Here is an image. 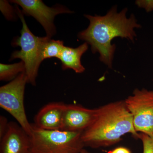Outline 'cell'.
Here are the masks:
<instances>
[{
    "label": "cell",
    "instance_id": "cell-7",
    "mask_svg": "<svg viewBox=\"0 0 153 153\" xmlns=\"http://www.w3.org/2000/svg\"><path fill=\"white\" fill-rule=\"evenodd\" d=\"M11 2L21 6L22 13L32 16L41 24L47 33V36L51 38L56 33L54 24L55 17L58 14L70 13L72 12L63 7H49L40 0H14Z\"/></svg>",
    "mask_w": 153,
    "mask_h": 153
},
{
    "label": "cell",
    "instance_id": "cell-2",
    "mask_svg": "<svg viewBox=\"0 0 153 153\" xmlns=\"http://www.w3.org/2000/svg\"><path fill=\"white\" fill-rule=\"evenodd\" d=\"M95 120L81 134L85 147L94 148L110 146L121 140L126 134L138 138L132 117L124 100L110 102L97 108Z\"/></svg>",
    "mask_w": 153,
    "mask_h": 153
},
{
    "label": "cell",
    "instance_id": "cell-10",
    "mask_svg": "<svg viewBox=\"0 0 153 153\" xmlns=\"http://www.w3.org/2000/svg\"><path fill=\"white\" fill-rule=\"evenodd\" d=\"M66 104L52 102L43 106L34 118V125L47 130H61Z\"/></svg>",
    "mask_w": 153,
    "mask_h": 153
},
{
    "label": "cell",
    "instance_id": "cell-18",
    "mask_svg": "<svg viewBox=\"0 0 153 153\" xmlns=\"http://www.w3.org/2000/svg\"><path fill=\"white\" fill-rule=\"evenodd\" d=\"M107 153H131V151L128 148L124 147H119L114 149L108 151Z\"/></svg>",
    "mask_w": 153,
    "mask_h": 153
},
{
    "label": "cell",
    "instance_id": "cell-6",
    "mask_svg": "<svg viewBox=\"0 0 153 153\" xmlns=\"http://www.w3.org/2000/svg\"><path fill=\"white\" fill-rule=\"evenodd\" d=\"M125 102L136 131L153 137V91L137 88Z\"/></svg>",
    "mask_w": 153,
    "mask_h": 153
},
{
    "label": "cell",
    "instance_id": "cell-11",
    "mask_svg": "<svg viewBox=\"0 0 153 153\" xmlns=\"http://www.w3.org/2000/svg\"><path fill=\"white\" fill-rule=\"evenodd\" d=\"M88 48L86 42L76 48L65 46L59 58L63 70L71 68L77 73L84 72L85 68L81 64V58Z\"/></svg>",
    "mask_w": 153,
    "mask_h": 153
},
{
    "label": "cell",
    "instance_id": "cell-13",
    "mask_svg": "<svg viewBox=\"0 0 153 153\" xmlns=\"http://www.w3.org/2000/svg\"><path fill=\"white\" fill-rule=\"evenodd\" d=\"M65 46L63 42L60 40L48 39L43 46L41 52L42 61L47 58L57 57L59 59Z\"/></svg>",
    "mask_w": 153,
    "mask_h": 153
},
{
    "label": "cell",
    "instance_id": "cell-8",
    "mask_svg": "<svg viewBox=\"0 0 153 153\" xmlns=\"http://www.w3.org/2000/svg\"><path fill=\"white\" fill-rule=\"evenodd\" d=\"M97 114V108L90 109L80 105L66 104L61 130L82 132L93 123Z\"/></svg>",
    "mask_w": 153,
    "mask_h": 153
},
{
    "label": "cell",
    "instance_id": "cell-12",
    "mask_svg": "<svg viewBox=\"0 0 153 153\" xmlns=\"http://www.w3.org/2000/svg\"><path fill=\"white\" fill-rule=\"evenodd\" d=\"M25 72V63L22 61L12 64H0V79L2 81L13 80L22 72Z\"/></svg>",
    "mask_w": 153,
    "mask_h": 153
},
{
    "label": "cell",
    "instance_id": "cell-14",
    "mask_svg": "<svg viewBox=\"0 0 153 153\" xmlns=\"http://www.w3.org/2000/svg\"><path fill=\"white\" fill-rule=\"evenodd\" d=\"M138 139L140 140L142 142L143 153H153V137L140 133Z\"/></svg>",
    "mask_w": 153,
    "mask_h": 153
},
{
    "label": "cell",
    "instance_id": "cell-16",
    "mask_svg": "<svg viewBox=\"0 0 153 153\" xmlns=\"http://www.w3.org/2000/svg\"><path fill=\"white\" fill-rule=\"evenodd\" d=\"M136 4L140 7L145 9L147 12H150L153 10V0L137 1Z\"/></svg>",
    "mask_w": 153,
    "mask_h": 153
},
{
    "label": "cell",
    "instance_id": "cell-19",
    "mask_svg": "<svg viewBox=\"0 0 153 153\" xmlns=\"http://www.w3.org/2000/svg\"><path fill=\"white\" fill-rule=\"evenodd\" d=\"M79 153H93L91 152H89V151L86 150L85 149H82V150L81 151V152H80Z\"/></svg>",
    "mask_w": 153,
    "mask_h": 153
},
{
    "label": "cell",
    "instance_id": "cell-3",
    "mask_svg": "<svg viewBox=\"0 0 153 153\" xmlns=\"http://www.w3.org/2000/svg\"><path fill=\"white\" fill-rule=\"evenodd\" d=\"M31 153H79L85 147L81 132L47 130L32 124Z\"/></svg>",
    "mask_w": 153,
    "mask_h": 153
},
{
    "label": "cell",
    "instance_id": "cell-1",
    "mask_svg": "<svg viewBox=\"0 0 153 153\" xmlns=\"http://www.w3.org/2000/svg\"><path fill=\"white\" fill-rule=\"evenodd\" d=\"M127 11L125 8L117 13L114 7L104 16L85 15L90 24L78 35L79 39L90 44L93 53H99L100 61L109 68L112 67L116 49L115 44H111L113 39L120 37L134 41L136 37L134 29L141 27L134 15L127 18Z\"/></svg>",
    "mask_w": 153,
    "mask_h": 153
},
{
    "label": "cell",
    "instance_id": "cell-9",
    "mask_svg": "<svg viewBox=\"0 0 153 153\" xmlns=\"http://www.w3.org/2000/svg\"><path fill=\"white\" fill-rule=\"evenodd\" d=\"M0 153H31L30 135L19 123L9 122L7 130L1 139Z\"/></svg>",
    "mask_w": 153,
    "mask_h": 153
},
{
    "label": "cell",
    "instance_id": "cell-15",
    "mask_svg": "<svg viewBox=\"0 0 153 153\" xmlns=\"http://www.w3.org/2000/svg\"><path fill=\"white\" fill-rule=\"evenodd\" d=\"M0 7L1 11L7 19L10 20L13 19V10L7 1H1Z\"/></svg>",
    "mask_w": 153,
    "mask_h": 153
},
{
    "label": "cell",
    "instance_id": "cell-17",
    "mask_svg": "<svg viewBox=\"0 0 153 153\" xmlns=\"http://www.w3.org/2000/svg\"><path fill=\"white\" fill-rule=\"evenodd\" d=\"M9 122L5 117H0V139L4 135L7 130Z\"/></svg>",
    "mask_w": 153,
    "mask_h": 153
},
{
    "label": "cell",
    "instance_id": "cell-5",
    "mask_svg": "<svg viewBox=\"0 0 153 153\" xmlns=\"http://www.w3.org/2000/svg\"><path fill=\"white\" fill-rule=\"evenodd\" d=\"M28 79L25 72L0 88V107L11 115L25 131L31 136L32 124L28 120L25 105L24 95Z\"/></svg>",
    "mask_w": 153,
    "mask_h": 153
},
{
    "label": "cell",
    "instance_id": "cell-4",
    "mask_svg": "<svg viewBox=\"0 0 153 153\" xmlns=\"http://www.w3.org/2000/svg\"><path fill=\"white\" fill-rule=\"evenodd\" d=\"M16 12L22 23L21 36L14 41L13 44L21 47L20 51H15L12 54L10 60L19 58L25 63V73L28 79V83L36 85L39 66L42 62L41 52L45 42L50 39L46 36L39 37L35 36L28 28L22 11L16 7Z\"/></svg>",
    "mask_w": 153,
    "mask_h": 153
}]
</instances>
